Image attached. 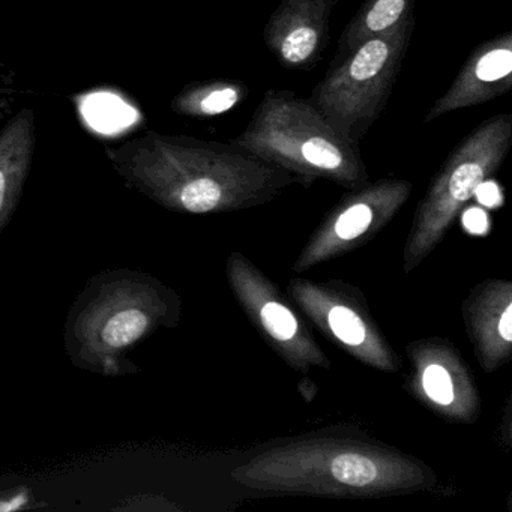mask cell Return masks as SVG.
I'll use <instances>...</instances> for the list:
<instances>
[{"instance_id": "6da1fadb", "label": "cell", "mask_w": 512, "mask_h": 512, "mask_svg": "<svg viewBox=\"0 0 512 512\" xmlns=\"http://www.w3.org/2000/svg\"><path fill=\"white\" fill-rule=\"evenodd\" d=\"M113 160L140 193L179 214L245 211L301 185L292 173L232 142L152 136Z\"/></svg>"}, {"instance_id": "7a4b0ae2", "label": "cell", "mask_w": 512, "mask_h": 512, "mask_svg": "<svg viewBox=\"0 0 512 512\" xmlns=\"http://www.w3.org/2000/svg\"><path fill=\"white\" fill-rule=\"evenodd\" d=\"M233 482L262 493L374 499L430 490L428 464L358 433L307 434L263 449L230 470Z\"/></svg>"}, {"instance_id": "3957f363", "label": "cell", "mask_w": 512, "mask_h": 512, "mask_svg": "<svg viewBox=\"0 0 512 512\" xmlns=\"http://www.w3.org/2000/svg\"><path fill=\"white\" fill-rule=\"evenodd\" d=\"M182 299L148 272L109 269L89 278L68 311L65 353L79 370L103 377L137 374L128 356L160 329L178 326Z\"/></svg>"}, {"instance_id": "277c9868", "label": "cell", "mask_w": 512, "mask_h": 512, "mask_svg": "<svg viewBox=\"0 0 512 512\" xmlns=\"http://www.w3.org/2000/svg\"><path fill=\"white\" fill-rule=\"evenodd\" d=\"M230 142L292 173L304 188L319 179L347 191L370 182L359 145L341 136L310 100L286 89H268Z\"/></svg>"}, {"instance_id": "5b68a950", "label": "cell", "mask_w": 512, "mask_h": 512, "mask_svg": "<svg viewBox=\"0 0 512 512\" xmlns=\"http://www.w3.org/2000/svg\"><path fill=\"white\" fill-rule=\"evenodd\" d=\"M512 143V115L482 121L446 157L419 202L403 253V271H415L443 241L461 209L499 172Z\"/></svg>"}, {"instance_id": "8992f818", "label": "cell", "mask_w": 512, "mask_h": 512, "mask_svg": "<svg viewBox=\"0 0 512 512\" xmlns=\"http://www.w3.org/2000/svg\"><path fill=\"white\" fill-rule=\"evenodd\" d=\"M413 32L415 11L331 64L308 98L323 118L355 145L361 143L385 110Z\"/></svg>"}, {"instance_id": "52a82bcc", "label": "cell", "mask_w": 512, "mask_h": 512, "mask_svg": "<svg viewBox=\"0 0 512 512\" xmlns=\"http://www.w3.org/2000/svg\"><path fill=\"white\" fill-rule=\"evenodd\" d=\"M287 292L308 319L353 358L383 373L400 370L401 359L374 322L359 289L343 281L292 278Z\"/></svg>"}, {"instance_id": "ba28073f", "label": "cell", "mask_w": 512, "mask_h": 512, "mask_svg": "<svg viewBox=\"0 0 512 512\" xmlns=\"http://www.w3.org/2000/svg\"><path fill=\"white\" fill-rule=\"evenodd\" d=\"M226 277L242 311L292 370L307 374L313 368H331V359L317 344L310 328L293 311L275 283L248 257L239 251L230 253Z\"/></svg>"}, {"instance_id": "9c48e42d", "label": "cell", "mask_w": 512, "mask_h": 512, "mask_svg": "<svg viewBox=\"0 0 512 512\" xmlns=\"http://www.w3.org/2000/svg\"><path fill=\"white\" fill-rule=\"evenodd\" d=\"M412 191V182L395 178L349 190L308 239L296 257L293 272L304 274L367 244L391 223Z\"/></svg>"}, {"instance_id": "30bf717a", "label": "cell", "mask_w": 512, "mask_h": 512, "mask_svg": "<svg viewBox=\"0 0 512 512\" xmlns=\"http://www.w3.org/2000/svg\"><path fill=\"white\" fill-rule=\"evenodd\" d=\"M407 391L440 418L472 424L481 416V395L469 365L445 338H422L406 347Z\"/></svg>"}, {"instance_id": "8fae6325", "label": "cell", "mask_w": 512, "mask_h": 512, "mask_svg": "<svg viewBox=\"0 0 512 512\" xmlns=\"http://www.w3.org/2000/svg\"><path fill=\"white\" fill-rule=\"evenodd\" d=\"M337 0H281L269 17L263 40L278 64L287 70H313L331 35Z\"/></svg>"}, {"instance_id": "7c38bea8", "label": "cell", "mask_w": 512, "mask_h": 512, "mask_svg": "<svg viewBox=\"0 0 512 512\" xmlns=\"http://www.w3.org/2000/svg\"><path fill=\"white\" fill-rule=\"evenodd\" d=\"M512 89V32L506 31L475 47L448 91L434 101L424 122L446 113L481 106Z\"/></svg>"}, {"instance_id": "4fadbf2b", "label": "cell", "mask_w": 512, "mask_h": 512, "mask_svg": "<svg viewBox=\"0 0 512 512\" xmlns=\"http://www.w3.org/2000/svg\"><path fill=\"white\" fill-rule=\"evenodd\" d=\"M467 335L485 373L508 364L512 356V283L490 278L473 287L463 302Z\"/></svg>"}, {"instance_id": "5bb4252c", "label": "cell", "mask_w": 512, "mask_h": 512, "mask_svg": "<svg viewBox=\"0 0 512 512\" xmlns=\"http://www.w3.org/2000/svg\"><path fill=\"white\" fill-rule=\"evenodd\" d=\"M35 131L31 112H23L0 133V235L19 205L31 169Z\"/></svg>"}, {"instance_id": "9a60e30c", "label": "cell", "mask_w": 512, "mask_h": 512, "mask_svg": "<svg viewBox=\"0 0 512 512\" xmlns=\"http://www.w3.org/2000/svg\"><path fill=\"white\" fill-rule=\"evenodd\" d=\"M415 2L416 0H365L341 34L332 64L346 58L356 47L374 35L394 28L415 11Z\"/></svg>"}, {"instance_id": "2e32d148", "label": "cell", "mask_w": 512, "mask_h": 512, "mask_svg": "<svg viewBox=\"0 0 512 512\" xmlns=\"http://www.w3.org/2000/svg\"><path fill=\"white\" fill-rule=\"evenodd\" d=\"M248 94L250 88L239 80H209L185 89L176 98L175 107L185 115L211 118L241 106Z\"/></svg>"}, {"instance_id": "e0dca14e", "label": "cell", "mask_w": 512, "mask_h": 512, "mask_svg": "<svg viewBox=\"0 0 512 512\" xmlns=\"http://www.w3.org/2000/svg\"><path fill=\"white\" fill-rule=\"evenodd\" d=\"M107 100H97L89 107V119L91 124H97L101 130H113L119 128L124 121L133 119V109L125 106L122 101L115 100L112 97H106Z\"/></svg>"}, {"instance_id": "ac0fdd59", "label": "cell", "mask_w": 512, "mask_h": 512, "mask_svg": "<svg viewBox=\"0 0 512 512\" xmlns=\"http://www.w3.org/2000/svg\"><path fill=\"white\" fill-rule=\"evenodd\" d=\"M38 505L40 503L37 502L29 487L0 491V512L22 511Z\"/></svg>"}, {"instance_id": "d6986e66", "label": "cell", "mask_w": 512, "mask_h": 512, "mask_svg": "<svg viewBox=\"0 0 512 512\" xmlns=\"http://www.w3.org/2000/svg\"><path fill=\"white\" fill-rule=\"evenodd\" d=\"M463 227L472 235L484 236L488 232V218L481 209H469L463 215Z\"/></svg>"}, {"instance_id": "ffe728a7", "label": "cell", "mask_w": 512, "mask_h": 512, "mask_svg": "<svg viewBox=\"0 0 512 512\" xmlns=\"http://www.w3.org/2000/svg\"><path fill=\"white\" fill-rule=\"evenodd\" d=\"M488 188H490V191H487L484 182V184L478 188V191H476L475 196L479 197V202H481L482 205L490 206V208H493V206H497L500 202H502V197H500L499 191H497V188L494 187L493 184L488 185Z\"/></svg>"}]
</instances>
